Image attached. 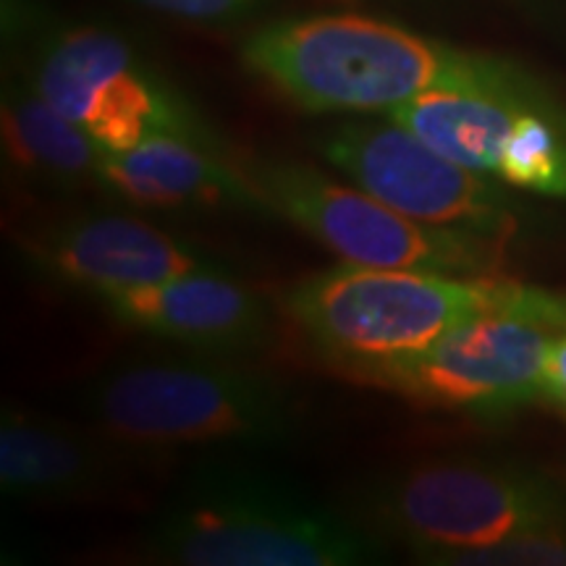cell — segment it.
Returning a JSON list of instances; mask_svg holds the SVG:
<instances>
[{
    "label": "cell",
    "instance_id": "7c38bea8",
    "mask_svg": "<svg viewBox=\"0 0 566 566\" xmlns=\"http://www.w3.org/2000/svg\"><path fill=\"white\" fill-rule=\"evenodd\" d=\"M101 184L122 200L158 210L260 208L250 176L233 171L208 139L153 134L124 153H103Z\"/></svg>",
    "mask_w": 566,
    "mask_h": 566
},
{
    "label": "cell",
    "instance_id": "7a4b0ae2",
    "mask_svg": "<svg viewBox=\"0 0 566 566\" xmlns=\"http://www.w3.org/2000/svg\"><path fill=\"white\" fill-rule=\"evenodd\" d=\"M147 554L179 566H359L384 546L344 514L242 467H200L147 535Z\"/></svg>",
    "mask_w": 566,
    "mask_h": 566
},
{
    "label": "cell",
    "instance_id": "ac0fdd59",
    "mask_svg": "<svg viewBox=\"0 0 566 566\" xmlns=\"http://www.w3.org/2000/svg\"><path fill=\"white\" fill-rule=\"evenodd\" d=\"M543 391L566 405V334H562L551 344L546 357V370H543Z\"/></svg>",
    "mask_w": 566,
    "mask_h": 566
},
{
    "label": "cell",
    "instance_id": "6da1fadb",
    "mask_svg": "<svg viewBox=\"0 0 566 566\" xmlns=\"http://www.w3.org/2000/svg\"><path fill=\"white\" fill-rule=\"evenodd\" d=\"M242 61L310 113H388L433 90H522L499 61L357 13L273 21L244 40Z\"/></svg>",
    "mask_w": 566,
    "mask_h": 566
},
{
    "label": "cell",
    "instance_id": "9c48e42d",
    "mask_svg": "<svg viewBox=\"0 0 566 566\" xmlns=\"http://www.w3.org/2000/svg\"><path fill=\"white\" fill-rule=\"evenodd\" d=\"M321 153L359 189L415 221L491 237L512 231L491 184L391 118L388 124H342L325 134Z\"/></svg>",
    "mask_w": 566,
    "mask_h": 566
},
{
    "label": "cell",
    "instance_id": "e0dca14e",
    "mask_svg": "<svg viewBox=\"0 0 566 566\" xmlns=\"http://www.w3.org/2000/svg\"><path fill=\"white\" fill-rule=\"evenodd\" d=\"M129 3L174 19L192 21V24L223 27L258 17L271 0H129Z\"/></svg>",
    "mask_w": 566,
    "mask_h": 566
},
{
    "label": "cell",
    "instance_id": "277c9868",
    "mask_svg": "<svg viewBox=\"0 0 566 566\" xmlns=\"http://www.w3.org/2000/svg\"><path fill=\"white\" fill-rule=\"evenodd\" d=\"M506 281L451 279L438 271L338 265L310 275L289 294L302 334L346 370L412 357L483 313Z\"/></svg>",
    "mask_w": 566,
    "mask_h": 566
},
{
    "label": "cell",
    "instance_id": "8fae6325",
    "mask_svg": "<svg viewBox=\"0 0 566 566\" xmlns=\"http://www.w3.org/2000/svg\"><path fill=\"white\" fill-rule=\"evenodd\" d=\"M101 302L134 331L205 352L254 349L271 331L263 300L218 268L103 296Z\"/></svg>",
    "mask_w": 566,
    "mask_h": 566
},
{
    "label": "cell",
    "instance_id": "3957f363",
    "mask_svg": "<svg viewBox=\"0 0 566 566\" xmlns=\"http://www.w3.org/2000/svg\"><path fill=\"white\" fill-rule=\"evenodd\" d=\"M87 412L111 438L150 451L275 443L296 428V407L283 386L205 359L116 367L87 388Z\"/></svg>",
    "mask_w": 566,
    "mask_h": 566
},
{
    "label": "cell",
    "instance_id": "2e32d148",
    "mask_svg": "<svg viewBox=\"0 0 566 566\" xmlns=\"http://www.w3.org/2000/svg\"><path fill=\"white\" fill-rule=\"evenodd\" d=\"M499 174L516 187L566 197V139L537 113H520L504 145Z\"/></svg>",
    "mask_w": 566,
    "mask_h": 566
},
{
    "label": "cell",
    "instance_id": "5b68a950",
    "mask_svg": "<svg viewBox=\"0 0 566 566\" xmlns=\"http://www.w3.org/2000/svg\"><path fill=\"white\" fill-rule=\"evenodd\" d=\"M566 334V300L506 281L491 307L412 357L357 375L441 409H504L543 391L551 344Z\"/></svg>",
    "mask_w": 566,
    "mask_h": 566
},
{
    "label": "cell",
    "instance_id": "9a60e30c",
    "mask_svg": "<svg viewBox=\"0 0 566 566\" xmlns=\"http://www.w3.org/2000/svg\"><path fill=\"white\" fill-rule=\"evenodd\" d=\"M3 153L27 179L69 189L84 181L101 184L103 147L53 108L32 82L6 84Z\"/></svg>",
    "mask_w": 566,
    "mask_h": 566
},
{
    "label": "cell",
    "instance_id": "8992f818",
    "mask_svg": "<svg viewBox=\"0 0 566 566\" xmlns=\"http://www.w3.org/2000/svg\"><path fill=\"white\" fill-rule=\"evenodd\" d=\"M263 208L300 226L344 263L438 273L493 271L499 250L480 231L428 226L401 216L365 189L342 187L300 163L250 168Z\"/></svg>",
    "mask_w": 566,
    "mask_h": 566
},
{
    "label": "cell",
    "instance_id": "30bf717a",
    "mask_svg": "<svg viewBox=\"0 0 566 566\" xmlns=\"http://www.w3.org/2000/svg\"><path fill=\"white\" fill-rule=\"evenodd\" d=\"M34 271L97 300L216 268L139 218L90 212L34 233L24 242Z\"/></svg>",
    "mask_w": 566,
    "mask_h": 566
},
{
    "label": "cell",
    "instance_id": "52a82bcc",
    "mask_svg": "<svg viewBox=\"0 0 566 566\" xmlns=\"http://www.w3.org/2000/svg\"><path fill=\"white\" fill-rule=\"evenodd\" d=\"M32 84L105 153L132 150L166 132L208 139L179 92L108 27L48 32L34 51Z\"/></svg>",
    "mask_w": 566,
    "mask_h": 566
},
{
    "label": "cell",
    "instance_id": "5bb4252c",
    "mask_svg": "<svg viewBox=\"0 0 566 566\" xmlns=\"http://www.w3.org/2000/svg\"><path fill=\"white\" fill-rule=\"evenodd\" d=\"M522 95L525 90H433L399 103L386 116L470 171H499L509 134L527 111Z\"/></svg>",
    "mask_w": 566,
    "mask_h": 566
},
{
    "label": "cell",
    "instance_id": "ba28073f",
    "mask_svg": "<svg viewBox=\"0 0 566 566\" xmlns=\"http://www.w3.org/2000/svg\"><path fill=\"white\" fill-rule=\"evenodd\" d=\"M375 516L420 551H470L556 527L558 504L537 480L480 464H424L375 493Z\"/></svg>",
    "mask_w": 566,
    "mask_h": 566
},
{
    "label": "cell",
    "instance_id": "4fadbf2b",
    "mask_svg": "<svg viewBox=\"0 0 566 566\" xmlns=\"http://www.w3.org/2000/svg\"><path fill=\"white\" fill-rule=\"evenodd\" d=\"M116 459L95 438L53 417L6 409L0 424V485L13 501L59 504L101 493Z\"/></svg>",
    "mask_w": 566,
    "mask_h": 566
}]
</instances>
